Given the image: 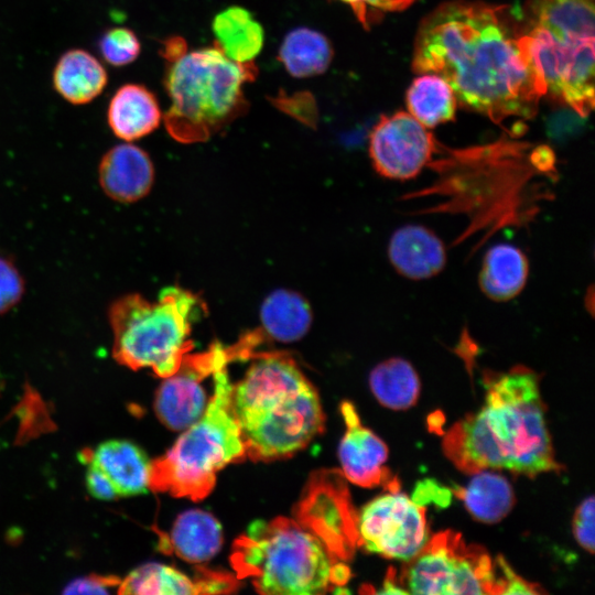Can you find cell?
Returning <instances> with one entry per match:
<instances>
[{
    "label": "cell",
    "instance_id": "6da1fadb",
    "mask_svg": "<svg viewBox=\"0 0 595 595\" xmlns=\"http://www.w3.org/2000/svg\"><path fill=\"white\" fill-rule=\"evenodd\" d=\"M412 71L436 74L457 105L497 125L532 119L547 94L520 45V9L479 0H451L420 22Z\"/></svg>",
    "mask_w": 595,
    "mask_h": 595
},
{
    "label": "cell",
    "instance_id": "7a4b0ae2",
    "mask_svg": "<svg viewBox=\"0 0 595 595\" xmlns=\"http://www.w3.org/2000/svg\"><path fill=\"white\" fill-rule=\"evenodd\" d=\"M483 407L444 435L443 450L464 473L508 469L534 477L559 472L537 374L524 366L485 375Z\"/></svg>",
    "mask_w": 595,
    "mask_h": 595
},
{
    "label": "cell",
    "instance_id": "3957f363",
    "mask_svg": "<svg viewBox=\"0 0 595 595\" xmlns=\"http://www.w3.org/2000/svg\"><path fill=\"white\" fill-rule=\"evenodd\" d=\"M253 361L232 387V408L252 461L269 462L303 450L324 428L318 393L292 357L252 353Z\"/></svg>",
    "mask_w": 595,
    "mask_h": 595
},
{
    "label": "cell",
    "instance_id": "277c9868",
    "mask_svg": "<svg viewBox=\"0 0 595 595\" xmlns=\"http://www.w3.org/2000/svg\"><path fill=\"white\" fill-rule=\"evenodd\" d=\"M331 540L304 520H257L234 544L237 577L270 595H313L347 583L350 573Z\"/></svg>",
    "mask_w": 595,
    "mask_h": 595
},
{
    "label": "cell",
    "instance_id": "5b68a950",
    "mask_svg": "<svg viewBox=\"0 0 595 595\" xmlns=\"http://www.w3.org/2000/svg\"><path fill=\"white\" fill-rule=\"evenodd\" d=\"M594 0H524L520 45L547 94L587 117L594 108Z\"/></svg>",
    "mask_w": 595,
    "mask_h": 595
},
{
    "label": "cell",
    "instance_id": "8992f818",
    "mask_svg": "<svg viewBox=\"0 0 595 595\" xmlns=\"http://www.w3.org/2000/svg\"><path fill=\"white\" fill-rule=\"evenodd\" d=\"M232 360L231 347H223L204 413L164 455L151 462L150 489L198 501L214 489L220 469L247 457L232 408L234 383L228 374Z\"/></svg>",
    "mask_w": 595,
    "mask_h": 595
},
{
    "label": "cell",
    "instance_id": "52a82bcc",
    "mask_svg": "<svg viewBox=\"0 0 595 595\" xmlns=\"http://www.w3.org/2000/svg\"><path fill=\"white\" fill-rule=\"evenodd\" d=\"M163 85L171 105L163 113L169 134L182 143L204 142L245 115V84L258 75L255 62L236 63L215 44L165 63Z\"/></svg>",
    "mask_w": 595,
    "mask_h": 595
},
{
    "label": "cell",
    "instance_id": "ba28073f",
    "mask_svg": "<svg viewBox=\"0 0 595 595\" xmlns=\"http://www.w3.org/2000/svg\"><path fill=\"white\" fill-rule=\"evenodd\" d=\"M206 312L203 300L181 286L162 289L155 302L125 295L109 311L113 357L131 369L149 368L165 378L194 348L192 327Z\"/></svg>",
    "mask_w": 595,
    "mask_h": 595
},
{
    "label": "cell",
    "instance_id": "9c48e42d",
    "mask_svg": "<svg viewBox=\"0 0 595 595\" xmlns=\"http://www.w3.org/2000/svg\"><path fill=\"white\" fill-rule=\"evenodd\" d=\"M407 594H504L496 560L480 545L467 544L461 533L445 530L429 538L405 561L398 578Z\"/></svg>",
    "mask_w": 595,
    "mask_h": 595
},
{
    "label": "cell",
    "instance_id": "30bf717a",
    "mask_svg": "<svg viewBox=\"0 0 595 595\" xmlns=\"http://www.w3.org/2000/svg\"><path fill=\"white\" fill-rule=\"evenodd\" d=\"M358 544L388 559L408 561L429 540L425 508L399 489L369 501L356 520Z\"/></svg>",
    "mask_w": 595,
    "mask_h": 595
},
{
    "label": "cell",
    "instance_id": "8fae6325",
    "mask_svg": "<svg viewBox=\"0 0 595 595\" xmlns=\"http://www.w3.org/2000/svg\"><path fill=\"white\" fill-rule=\"evenodd\" d=\"M436 150L433 134L405 111L382 116L369 138L375 170L392 180L415 177L431 163Z\"/></svg>",
    "mask_w": 595,
    "mask_h": 595
},
{
    "label": "cell",
    "instance_id": "7c38bea8",
    "mask_svg": "<svg viewBox=\"0 0 595 595\" xmlns=\"http://www.w3.org/2000/svg\"><path fill=\"white\" fill-rule=\"evenodd\" d=\"M213 344L208 350L184 356L178 369L163 378L154 398L159 420L173 431H183L196 422L208 403L203 381L210 377L223 351Z\"/></svg>",
    "mask_w": 595,
    "mask_h": 595
},
{
    "label": "cell",
    "instance_id": "4fadbf2b",
    "mask_svg": "<svg viewBox=\"0 0 595 595\" xmlns=\"http://www.w3.org/2000/svg\"><path fill=\"white\" fill-rule=\"evenodd\" d=\"M340 412L346 432L340 441L338 455L345 477L361 487L385 485L389 490L399 489L398 482L385 466L388 458L387 445L361 424L351 402H343Z\"/></svg>",
    "mask_w": 595,
    "mask_h": 595
},
{
    "label": "cell",
    "instance_id": "5bb4252c",
    "mask_svg": "<svg viewBox=\"0 0 595 595\" xmlns=\"http://www.w3.org/2000/svg\"><path fill=\"white\" fill-rule=\"evenodd\" d=\"M236 576L220 572H201L191 577L165 564H143L120 581L119 594L183 595L229 593L237 588Z\"/></svg>",
    "mask_w": 595,
    "mask_h": 595
},
{
    "label": "cell",
    "instance_id": "9a60e30c",
    "mask_svg": "<svg viewBox=\"0 0 595 595\" xmlns=\"http://www.w3.org/2000/svg\"><path fill=\"white\" fill-rule=\"evenodd\" d=\"M153 178L154 169L150 156L134 144H118L100 161V185L116 201L130 203L142 198L151 190Z\"/></svg>",
    "mask_w": 595,
    "mask_h": 595
},
{
    "label": "cell",
    "instance_id": "2e32d148",
    "mask_svg": "<svg viewBox=\"0 0 595 595\" xmlns=\"http://www.w3.org/2000/svg\"><path fill=\"white\" fill-rule=\"evenodd\" d=\"M388 256L392 267L411 280L432 278L446 263L442 240L421 225H407L397 229L390 238Z\"/></svg>",
    "mask_w": 595,
    "mask_h": 595
},
{
    "label": "cell",
    "instance_id": "e0dca14e",
    "mask_svg": "<svg viewBox=\"0 0 595 595\" xmlns=\"http://www.w3.org/2000/svg\"><path fill=\"white\" fill-rule=\"evenodd\" d=\"M83 461L90 462L101 469L111 482L118 497L136 496L150 489L151 461L130 441H105L89 454H84Z\"/></svg>",
    "mask_w": 595,
    "mask_h": 595
},
{
    "label": "cell",
    "instance_id": "ac0fdd59",
    "mask_svg": "<svg viewBox=\"0 0 595 595\" xmlns=\"http://www.w3.org/2000/svg\"><path fill=\"white\" fill-rule=\"evenodd\" d=\"M162 120L156 96L141 84L120 86L108 104L107 122L118 138L130 142L154 131Z\"/></svg>",
    "mask_w": 595,
    "mask_h": 595
},
{
    "label": "cell",
    "instance_id": "d6986e66",
    "mask_svg": "<svg viewBox=\"0 0 595 595\" xmlns=\"http://www.w3.org/2000/svg\"><path fill=\"white\" fill-rule=\"evenodd\" d=\"M108 73L104 64L83 48L64 52L52 73L54 90L72 105H86L106 88Z\"/></svg>",
    "mask_w": 595,
    "mask_h": 595
},
{
    "label": "cell",
    "instance_id": "ffe728a7",
    "mask_svg": "<svg viewBox=\"0 0 595 595\" xmlns=\"http://www.w3.org/2000/svg\"><path fill=\"white\" fill-rule=\"evenodd\" d=\"M214 44L231 61L251 63L264 43V30L246 8L231 6L218 12L212 22Z\"/></svg>",
    "mask_w": 595,
    "mask_h": 595
},
{
    "label": "cell",
    "instance_id": "44dd1931",
    "mask_svg": "<svg viewBox=\"0 0 595 595\" xmlns=\"http://www.w3.org/2000/svg\"><path fill=\"white\" fill-rule=\"evenodd\" d=\"M528 273L526 255L513 245L498 244L484 256L479 286L494 301H509L522 291Z\"/></svg>",
    "mask_w": 595,
    "mask_h": 595
},
{
    "label": "cell",
    "instance_id": "7402d4cb",
    "mask_svg": "<svg viewBox=\"0 0 595 595\" xmlns=\"http://www.w3.org/2000/svg\"><path fill=\"white\" fill-rule=\"evenodd\" d=\"M260 333L280 343H293L306 335L312 324L309 302L298 292L278 289L260 307Z\"/></svg>",
    "mask_w": 595,
    "mask_h": 595
},
{
    "label": "cell",
    "instance_id": "603a6c76",
    "mask_svg": "<svg viewBox=\"0 0 595 595\" xmlns=\"http://www.w3.org/2000/svg\"><path fill=\"white\" fill-rule=\"evenodd\" d=\"M170 548L181 559L199 563L212 559L223 543L219 522L208 512L188 510L175 520L170 532Z\"/></svg>",
    "mask_w": 595,
    "mask_h": 595
},
{
    "label": "cell",
    "instance_id": "cb8c5ba5",
    "mask_svg": "<svg viewBox=\"0 0 595 595\" xmlns=\"http://www.w3.org/2000/svg\"><path fill=\"white\" fill-rule=\"evenodd\" d=\"M333 56L329 40L323 33L306 26L288 32L278 53V60L295 78H309L325 73Z\"/></svg>",
    "mask_w": 595,
    "mask_h": 595
},
{
    "label": "cell",
    "instance_id": "d4e9b609",
    "mask_svg": "<svg viewBox=\"0 0 595 595\" xmlns=\"http://www.w3.org/2000/svg\"><path fill=\"white\" fill-rule=\"evenodd\" d=\"M468 512L484 523H496L505 518L515 505V494L509 482L501 475L480 470L470 482L455 490Z\"/></svg>",
    "mask_w": 595,
    "mask_h": 595
},
{
    "label": "cell",
    "instance_id": "484cf974",
    "mask_svg": "<svg viewBox=\"0 0 595 595\" xmlns=\"http://www.w3.org/2000/svg\"><path fill=\"white\" fill-rule=\"evenodd\" d=\"M407 91L409 113L426 128L455 118L457 101L452 87L436 74H420Z\"/></svg>",
    "mask_w": 595,
    "mask_h": 595
},
{
    "label": "cell",
    "instance_id": "4316f807",
    "mask_svg": "<svg viewBox=\"0 0 595 595\" xmlns=\"http://www.w3.org/2000/svg\"><path fill=\"white\" fill-rule=\"evenodd\" d=\"M369 386L375 398L391 410L414 405L420 394V379L413 366L402 358H389L370 372Z\"/></svg>",
    "mask_w": 595,
    "mask_h": 595
},
{
    "label": "cell",
    "instance_id": "83f0119b",
    "mask_svg": "<svg viewBox=\"0 0 595 595\" xmlns=\"http://www.w3.org/2000/svg\"><path fill=\"white\" fill-rule=\"evenodd\" d=\"M98 50L107 64L122 67L133 63L139 57L141 43L131 29L113 26L100 35Z\"/></svg>",
    "mask_w": 595,
    "mask_h": 595
},
{
    "label": "cell",
    "instance_id": "f1b7e54d",
    "mask_svg": "<svg viewBox=\"0 0 595 595\" xmlns=\"http://www.w3.org/2000/svg\"><path fill=\"white\" fill-rule=\"evenodd\" d=\"M353 10L358 22L365 30L370 29V24L382 12L403 11L418 0H340Z\"/></svg>",
    "mask_w": 595,
    "mask_h": 595
},
{
    "label": "cell",
    "instance_id": "f546056e",
    "mask_svg": "<svg viewBox=\"0 0 595 595\" xmlns=\"http://www.w3.org/2000/svg\"><path fill=\"white\" fill-rule=\"evenodd\" d=\"M23 293V281L15 267L0 258V313L10 310Z\"/></svg>",
    "mask_w": 595,
    "mask_h": 595
},
{
    "label": "cell",
    "instance_id": "4dcf8cb0",
    "mask_svg": "<svg viewBox=\"0 0 595 595\" xmlns=\"http://www.w3.org/2000/svg\"><path fill=\"white\" fill-rule=\"evenodd\" d=\"M271 100L277 107L282 109V111L300 120L302 123L310 127L316 126L317 108L311 94L301 93L285 98L277 97Z\"/></svg>",
    "mask_w": 595,
    "mask_h": 595
},
{
    "label": "cell",
    "instance_id": "1f68e13d",
    "mask_svg": "<svg viewBox=\"0 0 595 595\" xmlns=\"http://www.w3.org/2000/svg\"><path fill=\"white\" fill-rule=\"evenodd\" d=\"M573 534L587 552H594V497L585 498L576 508L573 518Z\"/></svg>",
    "mask_w": 595,
    "mask_h": 595
},
{
    "label": "cell",
    "instance_id": "d6a6232c",
    "mask_svg": "<svg viewBox=\"0 0 595 595\" xmlns=\"http://www.w3.org/2000/svg\"><path fill=\"white\" fill-rule=\"evenodd\" d=\"M120 580L116 576L89 575L73 580L66 585L65 594H109L119 587Z\"/></svg>",
    "mask_w": 595,
    "mask_h": 595
},
{
    "label": "cell",
    "instance_id": "836d02e7",
    "mask_svg": "<svg viewBox=\"0 0 595 595\" xmlns=\"http://www.w3.org/2000/svg\"><path fill=\"white\" fill-rule=\"evenodd\" d=\"M85 483L90 496L98 500L109 501L119 498L108 477L90 462H87Z\"/></svg>",
    "mask_w": 595,
    "mask_h": 595
},
{
    "label": "cell",
    "instance_id": "e575fe53",
    "mask_svg": "<svg viewBox=\"0 0 595 595\" xmlns=\"http://www.w3.org/2000/svg\"><path fill=\"white\" fill-rule=\"evenodd\" d=\"M500 570L505 591L504 594H541L544 591L536 584L529 583L512 570L509 563L499 555L496 559Z\"/></svg>",
    "mask_w": 595,
    "mask_h": 595
},
{
    "label": "cell",
    "instance_id": "d590c367",
    "mask_svg": "<svg viewBox=\"0 0 595 595\" xmlns=\"http://www.w3.org/2000/svg\"><path fill=\"white\" fill-rule=\"evenodd\" d=\"M187 52V44L181 36H171L162 42L161 56L165 63L173 62Z\"/></svg>",
    "mask_w": 595,
    "mask_h": 595
},
{
    "label": "cell",
    "instance_id": "8d00e7d4",
    "mask_svg": "<svg viewBox=\"0 0 595 595\" xmlns=\"http://www.w3.org/2000/svg\"><path fill=\"white\" fill-rule=\"evenodd\" d=\"M379 594H407V592L401 587L397 573L393 567H390L389 572L386 575L382 588L378 591Z\"/></svg>",
    "mask_w": 595,
    "mask_h": 595
}]
</instances>
